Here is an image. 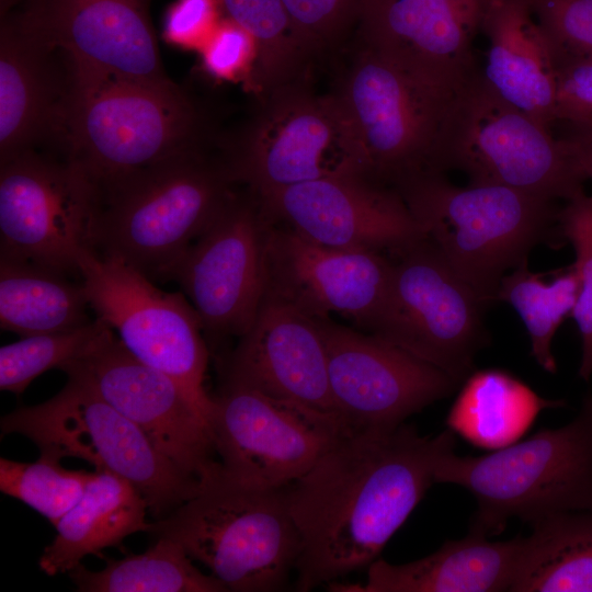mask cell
I'll return each mask as SVG.
<instances>
[{"label": "cell", "mask_w": 592, "mask_h": 592, "mask_svg": "<svg viewBox=\"0 0 592 592\" xmlns=\"http://www.w3.org/2000/svg\"><path fill=\"white\" fill-rule=\"evenodd\" d=\"M454 446L448 428L429 437L405 423L341 437L288 487L300 534L296 590L327 585L376 560L435 482L440 457Z\"/></svg>", "instance_id": "1"}, {"label": "cell", "mask_w": 592, "mask_h": 592, "mask_svg": "<svg viewBox=\"0 0 592 592\" xmlns=\"http://www.w3.org/2000/svg\"><path fill=\"white\" fill-rule=\"evenodd\" d=\"M70 84L54 146L100 189L219 138L206 110L178 83L86 70Z\"/></svg>", "instance_id": "2"}, {"label": "cell", "mask_w": 592, "mask_h": 592, "mask_svg": "<svg viewBox=\"0 0 592 592\" xmlns=\"http://www.w3.org/2000/svg\"><path fill=\"white\" fill-rule=\"evenodd\" d=\"M237 186L220 148L193 150L141 170L102 192L96 251L164 281Z\"/></svg>", "instance_id": "3"}, {"label": "cell", "mask_w": 592, "mask_h": 592, "mask_svg": "<svg viewBox=\"0 0 592 592\" xmlns=\"http://www.w3.org/2000/svg\"><path fill=\"white\" fill-rule=\"evenodd\" d=\"M425 237L489 306L508 270L557 227L554 201L502 185L452 184L423 173L395 189Z\"/></svg>", "instance_id": "4"}, {"label": "cell", "mask_w": 592, "mask_h": 592, "mask_svg": "<svg viewBox=\"0 0 592 592\" xmlns=\"http://www.w3.org/2000/svg\"><path fill=\"white\" fill-rule=\"evenodd\" d=\"M288 487H248L219 470L201 481L192 498L153 522L149 533L179 543L227 591H282L300 551Z\"/></svg>", "instance_id": "5"}, {"label": "cell", "mask_w": 592, "mask_h": 592, "mask_svg": "<svg viewBox=\"0 0 592 592\" xmlns=\"http://www.w3.org/2000/svg\"><path fill=\"white\" fill-rule=\"evenodd\" d=\"M434 478L475 497L470 528L488 537L501 533L512 517L534 523L556 513L592 511V395L559 429L478 457L444 453Z\"/></svg>", "instance_id": "6"}, {"label": "cell", "mask_w": 592, "mask_h": 592, "mask_svg": "<svg viewBox=\"0 0 592 592\" xmlns=\"http://www.w3.org/2000/svg\"><path fill=\"white\" fill-rule=\"evenodd\" d=\"M451 170L465 173L469 184L554 202L582 192L587 180L565 138L501 98L480 70L457 90L442 130L434 173Z\"/></svg>", "instance_id": "7"}, {"label": "cell", "mask_w": 592, "mask_h": 592, "mask_svg": "<svg viewBox=\"0 0 592 592\" xmlns=\"http://www.w3.org/2000/svg\"><path fill=\"white\" fill-rule=\"evenodd\" d=\"M67 376L66 385L50 399L3 415L2 435H23L39 455L79 458L96 471L124 478L144 496L157 520L198 491L201 482L179 470L134 422L84 379Z\"/></svg>", "instance_id": "8"}, {"label": "cell", "mask_w": 592, "mask_h": 592, "mask_svg": "<svg viewBox=\"0 0 592 592\" xmlns=\"http://www.w3.org/2000/svg\"><path fill=\"white\" fill-rule=\"evenodd\" d=\"M458 89L423 83L358 47L331 93L348 125L361 173L394 190L434 173L442 130Z\"/></svg>", "instance_id": "9"}, {"label": "cell", "mask_w": 592, "mask_h": 592, "mask_svg": "<svg viewBox=\"0 0 592 592\" xmlns=\"http://www.w3.org/2000/svg\"><path fill=\"white\" fill-rule=\"evenodd\" d=\"M219 147L236 182L259 197L334 174H362L334 96L316 94L305 80L258 96L251 117L220 137Z\"/></svg>", "instance_id": "10"}, {"label": "cell", "mask_w": 592, "mask_h": 592, "mask_svg": "<svg viewBox=\"0 0 592 592\" xmlns=\"http://www.w3.org/2000/svg\"><path fill=\"white\" fill-rule=\"evenodd\" d=\"M391 254L378 308L364 330L442 369L459 384L485 345L488 305L425 237Z\"/></svg>", "instance_id": "11"}, {"label": "cell", "mask_w": 592, "mask_h": 592, "mask_svg": "<svg viewBox=\"0 0 592 592\" xmlns=\"http://www.w3.org/2000/svg\"><path fill=\"white\" fill-rule=\"evenodd\" d=\"M78 269L95 318L137 360L173 378L208 424L214 405L204 388L208 349L187 297L158 288L123 259L96 250L84 252Z\"/></svg>", "instance_id": "12"}, {"label": "cell", "mask_w": 592, "mask_h": 592, "mask_svg": "<svg viewBox=\"0 0 592 592\" xmlns=\"http://www.w3.org/2000/svg\"><path fill=\"white\" fill-rule=\"evenodd\" d=\"M101 208L99 186L61 156L31 150L0 163V259L79 275Z\"/></svg>", "instance_id": "13"}, {"label": "cell", "mask_w": 592, "mask_h": 592, "mask_svg": "<svg viewBox=\"0 0 592 592\" xmlns=\"http://www.w3.org/2000/svg\"><path fill=\"white\" fill-rule=\"evenodd\" d=\"M208 421L220 474L237 483L277 489L305 476L352 429L337 413L224 383Z\"/></svg>", "instance_id": "14"}, {"label": "cell", "mask_w": 592, "mask_h": 592, "mask_svg": "<svg viewBox=\"0 0 592 592\" xmlns=\"http://www.w3.org/2000/svg\"><path fill=\"white\" fill-rule=\"evenodd\" d=\"M271 219L242 186L168 272L196 310L214 344L239 339L265 295V248Z\"/></svg>", "instance_id": "15"}, {"label": "cell", "mask_w": 592, "mask_h": 592, "mask_svg": "<svg viewBox=\"0 0 592 592\" xmlns=\"http://www.w3.org/2000/svg\"><path fill=\"white\" fill-rule=\"evenodd\" d=\"M321 332L333 402L353 432L391 431L459 385L403 349L331 317Z\"/></svg>", "instance_id": "16"}, {"label": "cell", "mask_w": 592, "mask_h": 592, "mask_svg": "<svg viewBox=\"0 0 592 592\" xmlns=\"http://www.w3.org/2000/svg\"><path fill=\"white\" fill-rule=\"evenodd\" d=\"M64 372L91 385L187 477L201 482L220 470L209 426L181 386L137 360L115 333Z\"/></svg>", "instance_id": "17"}, {"label": "cell", "mask_w": 592, "mask_h": 592, "mask_svg": "<svg viewBox=\"0 0 592 592\" xmlns=\"http://www.w3.org/2000/svg\"><path fill=\"white\" fill-rule=\"evenodd\" d=\"M488 0H362L358 47L412 78L456 90L479 69L474 42Z\"/></svg>", "instance_id": "18"}, {"label": "cell", "mask_w": 592, "mask_h": 592, "mask_svg": "<svg viewBox=\"0 0 592 592\" xmlns=\"http://www.w3.org/2000/svg\"><path fill=\"white\" fill-rule=\"evenodd\" d=\"M259 198L272 221L328 247L392 253L425 238L397 191L355 172Z\"/></svg>", "instance_id": "19"}, {"label": "cell", "mask_w": 592, "mask_h": 592, "mask_svg": "<svg viewBox=\"0 0 592 592\" xmlns=\"http://www.w3.org/2000/svg\"><path fill=\"white\" fill-rule=\"evenodd\" d=\"M151 1L25 0L9 13L79 68L169 82L150 18Z\"/></svg>", "instance_id": "20"}, {"label": "cell", "mask_w": 592, "mask_h": 592, "mask_svg": "<svg viewBox=\"0 0 592 592\" xmlns=\"http://www.w3.org/2000/svg\"><path fill=\"white\" fill-rule=\"evenodd\" d=\"M391 258L340 249L271 220L265 248V295L312 317L338 314L364 330L385 293Z\"/></svg>", "instance_id": "21"}, {"label": "cell", "mask_w": 592, "mask_h": 592, "mask_svg": "<svg viewBox=\"0 0 592 592\" xmlns=\"http://www.w3.org/2000/svg\"><path fill=\"white\" fill-rule=\"evenodd\" d=\"M225 383L340 414L332 399L326 346L316 320L267 296L227 361Z\"/></svg>", "instance_id": "22"}, {"label": "cell", "mask_w": 592, "mask_h": 592, "mask_svg": "<svg viewBox=\"0 0 592 592\" xmlns=\"http://www.w3.org/2000/svg\"><path fill=\"white\" fill-rule=\"evenodd\" d=\"M70 84L66 55L24 29L0 23V163L53 145Z\"/></svg>", "instance_id": "23"}, {"label": "cell", "mask_w": 592, "mask_h": 592, "mask_svg": "<svg viewBox=\"0 0 592 592\" xmlns=\"http://www.w3.org/2000/svg\"><path fill=\"white\" fill-rule=\"evenodd\" d=\"M488 39V84L505 101L551 129L556 123V68L528 0H488L481 30Z\"/></svg>", "instance_id": "24"}, {"label": "cell", "mask_w": 592, "mask_h": 592, "mask_svg": "<svg viewBox=\"0 0 592 592\" xmlns=\"http://www.w3.org/2000/svg\"><path fill=\"white\" fill-rule=\"evenodd\" d=\"M522 537L490 542L469 528L458 540H448L435 553L402 565L376 559L367 567L365 583L327 584L337 592H498L510 591Z\"/></svg>", "instance_id": "25"}, {"label": "cell", "mask_w": 592, "mask_h": 592, "mask_svg": "<svg viewBox=\"0 0 592 592\" xmlns=\"http://www.w3.org/2000/svg\"><path fill=\"white\" fill-rule=\"evenodd\" d=\"M149 506L129 481L107 471H96L81 499L54 526L56 535L38 560L47 576L68 573L90 555L101 556L135 533H149Z\"/></svg>", "instance_id": "26"}, {"label": "cell", "mask_w": 592, "mask_h": 592, "mask_svg": "<svg viewBox=\"0 0 592 592\" xmlns=\"http://www.w3.org/2000/svg\"><path fill=\"white\" fill-rule=\"evenodd\" d=\"M563 405L540 397L505 371L488 368L464 380L446 425L470 444L497 451L519 441L542 410Z\"/></svg>", "instance_id": "27"}, {"label": "cell", "mask_w": 592, "mask_h": 592, "mask_svg": "<svg viewBox=\"0 0 592 592\" xmlns=\"http://www.w3.org/2000/svg\"><path fill=\"white\" fill-rule=\"evenodd\" d=\"M81 281L32 263L0 259V327L30 337L82 327L93 319Z\"/></svg>", "instance_id": "28"}, {"label": "cell", "mask_w": 592, "mask_h": 592, "mask_svg": "<svg viewBox=\"0 0 592 592\" xmlns=\"http://www.w3.org/2000/svg\"><path fill=\"white\" fill-rule=\"evenodd\" d=\"M532 524L510 591L592 592V511L556 513Z\"/></svg>", "instance_id": "29"}, {"label": "cell", "mask_w": 592, "mask_h": 592, "mask_svg": "<svg viewBox=\"0 0 592 592\" xmlns=\"http://www.w3.org/2000/svg\"><path fill=\"white\" fill-rule=\"evenodd\" d=\"M175 540L156 537L141 554L107 560L92 571L82 563L68 572L80 592H227L212 574L201 572Z\"/></svg>", "instance_id": "30"}, {"label": "cell", "mask_w": 592, "mask_h": 592, "mask_svg": "<svg viewBox=\"0 0 592 592\" xmlns=\"http://www.w3.org/2000/svg\"><path fill=\"white\" fill-rule=\"evenodd\" d=\"M226 16L244 29L258 46L249 91L258 96L305 80L311 61L304 52L282 0H219Z\"/></svg>", "instance_id": "31"}, {"label": "cell", "mask_w": 592, "mask_h": 592, "mask_svg": "<svg viewBox=\"0 0 592 592\" xmlns=\"http://www.w3.org/2000/svg\"><path fill=\"white\" fill-rule=\"evenodd\" d=\"M579 293V280L571 265L567 272L550 282L533 273L527 260L505 274L499 285L497 301L512 306L521 317L531 340V354L548 373H556L557 364L551 351L554 335L571 317Z\"/></svg>", "instance_id": "32"}, {"label": "cell", "mask_w": 592, "mask_h": 592, "mask_svg": "<svg viewBox=\"0 0 592 592\" xmlns=\"http://www.w3.org/2000/svg\"><path fill=\"white\" fill-rule=\"evenodd\" d=\"M113 330L94 318L61 332L21 337L0 349V389L20 396L43 373L83 358L113 335Z\"/></svg>", "instance_id": "33"}, {"label": "cell", "mask_w": 592, "mask_h": 592, "mask_svg": "<svg viewBox=\"0 0 592 592\" xmlns=\"http://www.w3.org/2000/svg\"><path fill=\"white\" fill-rule=\"evenodd\" d=\"M94 471L70 470L39 455L35 462L0 458V490L47 519L54 526L81 499Z\"/></svg>", "instance_id": "34"}, {"label": "cell", "mask_w": 592, "mask_h": 592, "mask_svg": "<svg viewBox=\"0 0 592 592\" xmlns=\"http://www.w3.org/2000/svg\"><path fill=\"white\" fill-rule=\"evenodd\" d=\"M559 235L573 248L572 264L579 280V293L571 317L581 338L579 375L585 382L592 376V195L584 191L566 201L558 210Z\"/></svg>", "instance_id": "35"}, {"label": "cell", "mask_w": 592, "mask_h": 592, "mask_svg": "<svg viewBox=\"0 0 592 592\" xmlns=\"http://www.w3.org/2000/svg\"><path fill=\"white\" fill-rule=\"evenodd\" d=\"M310 60L335 48L356 25L362 0H282Z\"/></svg>", "instance_id": "36"}, {"label": "cell", "mask_w": 592, "mask_h": 592, "mask_svg": "<svg viewBox=\"0 0 592 592\" xmlns=\"http://www.w3.org/2000/svg\"><path fill=\"white\" fill-rule=\"evenodd\" d=\"M555 65L592 60V0H528Z\"/></svg>", "instance_id": "37"}, {"label": "cell", "mask_w": 592, "mask_h": 592, "mask_svg": "<svg viewBox=\"0 0 592 592\" xmlns=\"http://www.w3.org/2000/svg\"><path fill=\"white\" fill-rule=\"evenodd\" d=\"M203 71L218 81L244 82L250 90L257 61L254 38L239 24L225 16L198 50Z\"/></svg>", "instance_id": "38"}, {"label": "cell", "mask_w": 592, "mask_h": 592, "mask_svg": "<svg viewBox=\"0 0 592 592\" xmlns=\"http://www.w3.org/2000/svg\"><path fill=\"white\" fill-rule=\"evenodd\" d=\"M219 0H175L162 21V37L169 45L198 52L220 22Z\"/></svg>", "instance_id": "39"}, {"label": "cell", "mask_w": 592, "mask_h": 592, "mask_svg": "<svg viewBox=\"0 0 592 592\" xmlns=\"http://www.w3.org/2000/svg\"><path fill=\"white\" fill-rule=\"evenodd\" d=\"M556 68V122L592 121V60H570Z\"/></svg>", "instance_id": "40"}, {"label": "cell", "mask_w": 592, "mask_h": 592, "mask_svg": "<svg viewBox=\"0 0 592 592\" xmlns=\"http://www.w3.org/2000/svg\"><path fill=\"white\" fill-rule=\"evenodd\" d=\"M562 136L570 146L587 180H592V121L568 123Z\"/></svg>", "instance_id": "41"}, {"label": "cell", "mask_w": 592, "mask_h": 592, "mask_svg": "<svg viewBox=\"0 0 592 592\" xmlns=\"http://www.w3.org/2000/svg\"><path fill=\"white\" fill-rule=\"evenodd\" d=\"M25 0H0V16L8 14L18 7H20Z\"/></svg>", "instance_id": "42"}]
</instances>
